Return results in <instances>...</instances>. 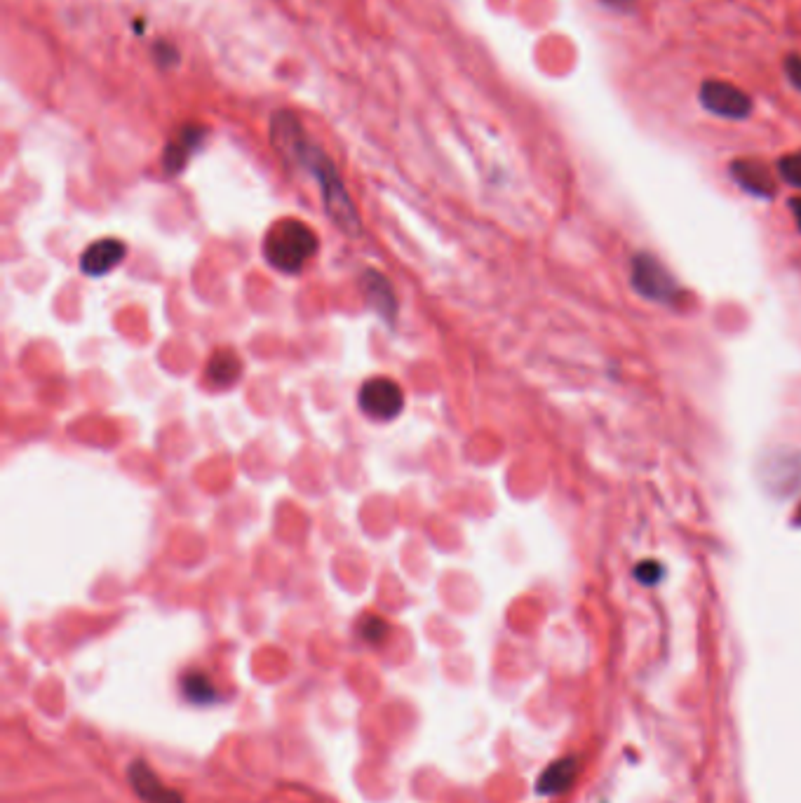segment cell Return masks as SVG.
Here are the masks:
<instances>
[{
  "label": "cell",
  "mask_w": 801,
  "mask_h": 803,
  "mask_svg": "<svg viewBox=\"0 0 801 803\" xmlns=\"http://www.w3.org/2000/svg\"><path fill=\"white\" fill-rule=\"evenodd\" d=\"M602 5H607L609 10H616V12H630L635 10V3L637 0H599Z\"/></svg>",
  "instance_id": "ffe728a7"
},
{
  "label": "cell",
  "mask_w": 801,
  "mask_h": 803,
  "mask_svg": "<svg viewBox=\"0 0 801 803\" xmlns=\"http://www.w3.org/2000/svg\"><path fill=\"white\" fill-rule=\"evenodd\" d=\"M390 625L381 616H365L360 620V634L369 644H381L388 637Z\"/></svg>",
  "instance_id": "9a60e30c"
},
{
  "label": "cell",
  "mask_w": 801,
  "mask_h": 803,
  "mask_svg": "<svg viewBox=\"0 0 801 803\" xmlns=\"http://www.w3.org/2000/svg\"><path fill=\"white\" fill-rule=\"evenodd\" d=\"M358 404L369 418L393 421L405 407V393L397 381L388 379V376H376V379L365 381V386L360 388Z\"/></svg>",
  "instance_id": "5b68a950"
},
{
  "label": "cell",
  "mask_w": 801,
  "mask_h": 803,
  "mask_svg": "<svg viewBox=\"0 0 801 803\" xmlns=\"http://www.w3.org/2000/svg\"><path fill=\"white\" fill-rule=\"evenodd\" d=\"M362 287H365L369 306H372L383 320L393 322L397 315V299L386 275H381L379 271H367L365 278H362Z\"/></svg>",
  "instance_id": "8fae6325"
},
{
  "label": "cell",
  "mask_w": 801,
  "mask_h": 803,
  "mask_svg": "<svg viewBox=\"0 0 801 803\" xmlns=\"http://www.w3.org/2000/svg\"><path fill=\"white\" fill-rule=\"evenodd\" d=\"M698 97L705 111L724 120H745L752 116V109H755V101H752L750 94L740 90L738 85L726 83V80H705L700 85Z\"/></svg>",
  "instance_id": "3957f363"
},
{
  "label": "cell",
  "mask_w": 801,
  "mask_h": 803,
  "mask_svg": "<svg viewBox=\"0 0 801 803\" xmlns=\"http://www.w3.org/2000/svg\"><path fill=\"white\" fill-rule=\"evenodd\" d=\"M205 139V130L198 125H184L174 132V137L167 141L163 151V167L167 174H179L191 160V155L198 151Z\"/></svg>",
  "instance_id": "52a82bcc"
},
{
  "label": "cell",
  "mask_w": 801,
  "mask_h": 803,
  "mask_svg": "<svg viewBox=\"0 0 801 803\" xmlns=\"http://www.w3.org/2000/svg\"><path fill=\"white\" fill-rule=\"evenodd\" d=\"M315 252H318V238L313 228L299 219L278 221L264 240L266 261L282 273L304 271Z\"/></svg>",
  "instance_id": "7a4b0ae2"
},
{
  "label": "cell",
  "mask_w": 801,
  "mask_h": 803,
  "mask_svg": "<svg viewBox=\"0 0 801 803\" xmlns=\"http://www.w3.org/2000/svg\"><path fill=\"white\" fill-rule=\"evenodd\" d=\"M790 207H792V212H794V221H797V226H799V231H801V198H794V200L790 202Z\"/></svg>",
  "instance_id": "44dd1931"
},
{
  "label": "cell",
  "mask_w": 801,
  "mask_h": 803,
  "mask_svg": "<svg viewBox=\"0 0 801 803\" xmlns=\"http://www.w3.org/2000/svg\"><path fill=\"white\" fill-rule=\"evenodd\" d=\"M731 174L740 188L757 198H773L776 195V179L769 172V167L759 160H736L731 165Z\"/></svg>",
  "instance_id": "30bf717a"
},
{
  "label": "cell",
  "mask_w": 801,
  "mask_h": 803,
  "mask_svg": "<svg viewBox=\"0 0 801 803\" xmlns=\"http://www.w3.org/2000/svg\"><path fill=\"white\" fill-rule=\"evenodd\" d=\"M630 280L635 292L642 294L644 299L649 301L670 303L679 294V285L675 282V278H672L668 268L651 254H637L635 259H632Z\"/></svg>",
  "instance_id": "277c9868"
},
{
  "label": "cell",
  "mask_w": 801,
  "mask_h": 803,
  "mask_svg": "<svg viewBox=\"0 0 801 803\" xmlns=\"http://www.w3.org/2000/svg\"><path fill=\"white\" fill-rule=\"evenodd\" d=\"M663 573H665L663 566L658 562H654V559H649V562H642L635 569L637 580H639V583H644V585H656L658 580L663 578Z\"/></svg>",
  "instance_id": "e0dca14e"
},
{
  "label": "cell",
  "mask_w": 801,
  "mask_h": 803,
  "mask_svg": "<svg viewBox=\"0 0 801 803\" xmlns=\"http://www.w3.org/2000/svg\"><path fill=\"white\" fill-rule=\"evenodd\" d=\"M271 139L275 151H278L287 163L304 167L306 172L313 174L315 181L320 184L322 202H325L329 219L348 235H360L362 224L358 217V207H355L353 198H350L339 170H336L332 158L308 139V134L304 132V127H301L299 118L289 111L275 113L271 120Z\"/></svg>",
  "instance_id": "6da1fadb"
},
{
  "label": "cell",
  "mask_w": 801,
  "mask_h": 803,
  "mask_svg": "<svg viewBox=\"0 0 801 803\" xmlns=\"http://www.w3.org/2000/svg\"><path fill=\"white\" fill-rule=\"evenodd\" d=\"M576 778V759H560L555 761V764H550L545 771L541 773V778H538V794H560L567 789L571 782Z\"/></svg>",
  "instance_id": "4fadbf2b"
},
{
  "label": "cell",
  "mask_w": 801,
  "mask_h": 803,
  "mask_svg": "<svg viewBox=\"0 0 801 803\" xmlns=\"http://www.w3.org/2000/svg\"><path fill=\"white\" fill-rule=\"evenodd\" d=\"M240 374H242V362H240L238 353L231 348L217 350V353L210 357V362H207V369H205L207 381L217 388L233 386V383L240 379Z\"/></svg>",
  "instance_id": "7c38bea8"
},
{
  "label": "cell",
  "mask_w": 801,
  "mask_h": 803,
  "mask_svg": "<svg viewBox=\"0 0 801 803\" xmlns=\"http://www.w3.org/2000/svg\"><path fill=\"white\" fill-rule=\"evenodd\" d=\"M125 256H127L125 242H120L116 238H104L85 249L83 259H80V268H83L85 275L102 278V275L111 273L113 268H118Z\"/></svg>",
  "instance_id": "9c48e42d"
},
{
  "label": "cell",
  "mask_w": 801,
  "mask_h": 803,
  "mask_svg": "<svg viewBox=\"0 0 801 803\" xmlns=\"http://www.w3.org/2000/svg\"><path fill=\"white\" fill-rule=\"evenodd\" d=\"M127 778H130V785L144 803H184V796L177 789L165 787L146 761H132L130 768H127Z\"/></svg>",
  "instance_id": "8992f818"
},
{
  "label": "cell",
  "mask_w": 801,
  "mask_h": 803,
  "mask_svg": "<svg viewBox=\"0 0 801 803\" xmlns=\"http://www.w3.org/2000/svg\"><path fill=\"white\" fill-rule=\"evenodd\" d=\"M778 172H780V177H783V181H787V184L794 188H801V151L780 158Z\"/></svg>",
  "instance_id": "2e32d148"
},
{
  "label": "cell",
  "mask_w": 801,
  "mask_h": 803,
  "mask_svg": "<svg viewBox=\"0 0 801 803\" xmlns=\"http://www.w3.org/2000/svg\"><path fill=\"white\" fill-rule=\"evenodd\" d=\"M153 52H156V59L160 62V66H165V69H170V66L179 62V52L172 43H156Z\"/></svg>",
  "instance_id": "d6986e66"
},
{
  "label": "cell",
  "mask_w": 801,
  "mask_h": 803,
  "mask_svg": "<svg viewBox=\"0 0 801 803\" xmlns=\"http://www.w3.org/2000/svg\"><path fill=\"white\" fill-rule=\"evenodd\" d=\"M783 69H785V76L792 83L794 90L801 92V55H787L783 62Z\"/></svg>",
  "instance_id": "ac0fdd59"
},
{
  "label": "cell",
  "mask_w": 801,
  "mask_h": 803,
  "mask_svg": "<svg viewBox=\"0 0 801 803\" xmlns=\"http://www.w3.org/2000/svg\"><path fill=\"white\" fill-rule=\"evenodd\" d=\"M179 686L184 698L193 705H210L217 700V688L205 672H186Z\"/></svg>",
  "instance_id": "5bb4252c"
},
{
  "label": "cell",
  "mask_w": 801,
  "mask_h": 803,
  "mask_svg": "<svg viewBox=\"0 0 801 803\" xmlns=\"http://www.w3.org/2000/svg\"><path fill=\"white\" fill-rule=\"evenodd\" d=\"M764 484L766 489L780 496L801 491V454L771 458L764 468Z\"/></svg>",
  "instance_id": "ba28073f"
}]
</instances>
